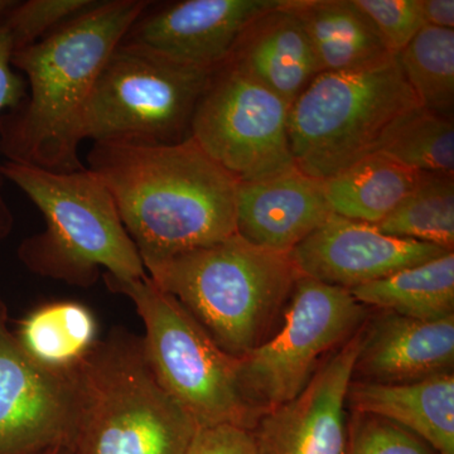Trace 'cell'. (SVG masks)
<instances>
[{"label":"cell","mask_w":454,"mask_h":454,"mask_svg":"<svg viewBox=\"0 0 454 454\" xmlns=\"http://www.w3.org/2000/svg\"><path fill=\"white\" fill-rule=\"evenodd\" d=\"M88 163L112 193L145 267L238 234L239 181L192 138L94 143Z\"/></svg>","instance_id":"1"},{"label":"cell","mask_w":454,"mask_h":454,"mask_svg":"<svg viewBox=\"0 0 454 454\" xmlns=\"http://www.w3.org/2000/svg\"><path fill=\"white\" fill-rule=\"evenodd\" d=\"M146 0L97 2L41 41L13 51L27 97L0 115V153L56 172L85 168L79 157L92 89L114 50L151 7Z\"/></svg>","instance_id":"2"},{"label":"cell","mask_w":454,"mask_h":454,"mask_svg":"<svg viewBox=\"0 0 454 454\" xmlns=\"http://www.w3.org/2000/svg\"><path fill=\"white\" fill-rule=\"evenodd\" d=\"M145 268L236 358L273 336L301 277L291 253L262 249L239 234Z\"/></svg>","instance_id":"3"},{"label":"cell","mask_w":454,"mask_h":454,"mask_svg":"<svg viewBox=\"0 0 454 454\" xmlns=\"http://www.w3.org/2000/svg\"><path fill=\"white\" fill-rule=\"evenodd\" d=\"M0 177L20 188L46 223L18 247V258L42 278L90 288L101 270L116 279L146 277L106 184L89 168L56 172L5 160Z\"/></svg>","instance_id":"4"},{"label":"cell","mask_w":454,"mask_h":454,"mask_svg":"<svg viewBox=\"0 0 454 454\" xmlns=\"http://www.w3.org/2000/svg\"><path fill=\"white\" fill-rule=\"evenodd\" d=\"M71 454H184L199 427L160 387L142 339L113 330L74 367Z\"/></svg>","instance_id":"5"},{"label":"cell","mask_w":454,"mask_h":454,"mask_svg":"<svg viewBox=\"0 0 454 454\" xmlns=\"http://www.w3.org/2000/svg\"><path fill=\"white\" fill-rule=\"evenodd\" d=\"M419 106L397 56L358 70L318 74L289 109L295 167L319 181L333 177L378 153L394 125Z\"/></svg>","instance_id":"6"},{"label":"cell","mask_w":454,"mask_h":454,"mask_svg":"<svg viewBox=\"0 0 454 454\" xmlns=\"http://www.w3.org/2000/svg\"><path fill=\"white\" fill-rule=\"evenodd\" d=\"M109 291L136 307L143 325V348L155 378L197 424H236L253 429L258 415L239 381V358L226 354L176 298L149 277L116 279L104 273Z\"/></svg>","instance_id":"7"},{"label":"cell","mask_w":454,"mask_h":454,"mask_svg":"<svg viewBox=\"0 0 454 454\" xmlns=\"http://www.w3.org/2000/svg\"><path fill=\"white\" fill-rule=\"evenodd\" d=\"M214 73L122 41L92 89L83 114L82 140L184 142L190 138L197 103Z\"/></svg>","instance_id":"8"},{"label":"cell","mask_w":454,"mask_h":454,"mask_svg":"<svg viewBox=\"0 0 454 454\" xmlns=\"http://www.w3.org/2000/svg\"><path fill=\"white\" fill-rule=\"evenodd\" d=\"M366 307L348 289L301 276L270 339L239 358V381L258 418L306 389L328 352L363 327Z\"/></svg>","instance_id":"9"},{"label":"cell","mask_w":454,"mask_h":454,"mask_svg":"<svg viewBox=\"0 0 454 454\" xmlns=\"http://www.w3.org/2000/svg\"><path fill=\"white\" fill-rule=\"evenodd\" d=\"M291 104L234 68L212 74L197 103L190 138L239 182L297 168L289 143Z\"/></svg>","instance_id":"10"},{"label":"cell","mask_w":454,"mask_h":454,"mask_svg":"<svg viewBox=\"0 0 454 454\" xmlns=\"http://www.w3.org/2000/svg\"><path fill=\"white\" fill-rule=\"evenodd\" d=\"M0 295V454L70 448L77 420L74 370L41 365L8 325Z\"/></svg>","instance_id":"11"},{"label":"cell","mask_w":454,"mask_h":454,"mask_svg":"<svg viewBox=\"0 0 454 454\" xmlns=\"http://www.w3.org/2000/svg\"><path fill=\"white\" fill-rule=\"evenodd\" d=\"M361 330L325 358L300 395L259 418L252 430L260 454H348V391Z\"/></svg>","instance_id":"12"},{"label":"cell","mask_w":454,"mask_h":454,"mask_svg":"<svg viewBox=\"0 0 454 454\" xmlns=\"http://www.w3.org/2000/svg\"><path fill=\"white\" fill-rule=\"evenodd\" d=\"M447 253L333 214L292 250L291 258L301 276L349 291Z\"/></svg>","instance_id":"13"},{"label":"cell","mask_w":454,"mask_h":454,"mask_svg":"<svg viewBox=\"0 0 454 454\" xmlns=\"http://www.w3.org/2000/svg\"><path fill=\"white\" fill-rule=\"evenodd\" d=\"M283 0H184L145 12L125 42L195 67H223L247 26Z\"/></svg>","instance_id":"14"},{"label":"cell","mask_w":454,"mask_h":454,"mask_svg":"<svg viewBox=\"0 0 454 454\" xmlns=\"http://www.w3.org/2000/svg\"><path fill=\"white\" fill-rule=\"evenodd\" d=\"M453 367L454 316L419 321L381 310L363 325L352 381L409 384Z\"/></svg>","instance_id":"15"},{"label":"cell","mask_w":454,"mask_h":454,"mask_svg":"<svg viewBox=\"0 0 454 454\" xmlns=\"http://www.w3.org/2000/svg\"><path fill=\"white\" fill-rule=\"evenodd\" d=\"M333 214L322 181L298 168L262 181L239 182L236 230L262 249L291 253Z\"/></svg>","instance_id":"16"},{"label":"cell","mask_w":454,"mask_h":454,"mask_svg":"<svg viewBox=\"0 0 454 454\" xmlns=\"http://www.w3.org/2000/svg\"><path fill=\"white\" fill-rule=\"evenodd\" d=\"M223 66L262 83L291 106L319 74L309 38L289 0L253 20Z\"/></svg>","instance_id":"17"},{"label":"cell","mask_w":454,"mask_h":454,"mask_svg":"<svg viewBox=\"0 0 454 454\" xmlns=\"http://www.w3.org/2000/svg\"><path fill=\"white\" fill-rule=\"evenodd\" d=\"M395 423L438 454H454V373L409 384L351 381L348 408Z\"/></svg>","instance_id":"18"},{"label":"cell","mask_w":454,"mask_h":454,"mask_svg":"<svg viewBox=\"0 0 454 454\" xmlns=\"http://www.w3.org/2000/svg\"><path fill=\"white\" fill-rule=\"evenodd\" d=\"M289 5L306 32L319 74L358 70L396 56L355 0H289Z\"/></svg>","instance_id":"19"},{"label":"cell","mask_w":454,"mask_h":454,"mask_svg":"<svg viewBox=\"0 0 454 454\" xmlns=\"http://www.w3.org/2000/svg\"><path fill=\"white\" fill-rule=\"evenodd\" d=\"M424 173L378 152L324 179L322 190L334 215L378 225L414 190Z\"/></svg>","instance_id":"20"},{"label":"cell","mask_w":454,"mask_h":454,"mask_svg":"<svg viewBox=\"0 0 454 454\" xmlns=\"http://www.w3.org/2000/svg\"><path fill=\"white\" fill-rule=\"evenodd\" d=\"M365 307L419 321L454 316V252L349 289Z\"/></svg>","instance_id":"21"},{"label":"cell","mask_w":454,"mask_h":454,"mask_svg":"<svg viewBox=\"0 0 454 454\" xmlns=\"http://www.w3.org/2000/svg\"><path fill=\"white\" fill-rule=\"evenodd\" d=\"M38 364L70 372L98 340V324L88 307L73 301H52L32 310L16 333Z\"/></svg>","instance_id":"22"},{"label":"cell","mask_w":454,"mask_h":454,"mask_svg":"<svg viewBox=\"0 0 454 454\" xmlns=\"http://www.w3.org/2000/svg\"><path fill=\"white\" fill-rule=\"evenodd\" d=\"M375 226L387 235L454 252V175L424 173L395 210Z\"/></svg>","instance_id":"23"},{"label":"cell","mask_w":454,"mask_h":454,"mask_svg":"<svg viewBox=\"0 0 454 454\" xmlns=\"http://www.w3.org/2000/svg\"><path fill=\"white\" fill-rule=\"evenodd\" d=\"M396 56L423 109L453 118L454 29L423 27Z\"/></svg>","instance_id":"24"},{"label":"cell","mask_w":454,"mask_h":454,"mask_svg":"<svg viewBox=\"0 0 454 454\" xmlns=\"http://www.w3.org/2000/svg\"><path fill=\"white\" fill-rule=\"evenodd\" d=\"M379 152L420 172L454 175L453 118L417 107L394 125Z\"/></svg>","instance_id":"25"},{"label":"cell","mask_w":454,"mask_h":454,"mask_svg":"<svg viewBox=\"0 0 454 454\" xmlns=\"http://www.w3.org/2000/svg\"><path fill=\"white\" fill-rule=\"evenodd\" d=\"M95 0H28L16 2L0 23L13 51L31 46L95 4Z\"/></svg>","instance_id":"26"},{"label":"cell","mask_w":454,"mask_h":454,"mask_svg":"<svg viewBox=\"0 0 454 454\" xmlns=\"http://www.w3.org/2000/svg\"><path fill=\"white\" fill-rule=\"evenodd\" d=\"M348 454H438L426 442L395 423L356 413L348 424Z\"/></svg>","instance_id":"27"},{"label":"cell","mask_w":454,"mask_h":454,"mask_svg":"<svg viewBox=\"0 0 454 454\" xmlns=\"http://www.w3.org/2000/svg\"><path fill=\"white\" fill-rule=\"evenodd\" d=\"M393 55L408 46L424 25L419 0H355Z\"/></svg>","instance_id":"28"},{"label":"cell","mask_w":454,"mask_h":454,"mask_svg":"<svg viewBox=\"0 0 454 454\" xmlns=\"http://www.w3.org/2000/svg\"><path fill=\"white\" fill-rule=\"evenodd\" d=\"M13 44L7 29L0 23V115L16 109L27 97V82L22 74L12 66ZM0 177V241L5 240L13 231L14 216L2 192Z\"/></svg>","instance_id":"29"},{"label":"cell","mask_w":454,"mask_h":454,"mask_svg":"<svg viewBox=\"0 0 454 454\" xmlns=\"http://www.w3.org/2000/svg\"><path fill=\"white\" fill-rule=\"evenodd\" d=\"M184 454H260L252 429L236 424L199 427Z\"/></svg>","instance_id":"30"},{"label":"cell","mask_w":454,"mask_h":454,"mask_svg":"<svg viewBox=\"0 0 454 454\" xmlns=\"http://www.w3.org/2000/svg\"><path fill=\"white\" fill-rule=\"evenodd\" d=\"M424 25L454 29V0H419Z\"/></svg>","instance_id":"31"},{"label":"cell","mask_w":454,"mask_h":454,"mask_svg":"<svg viewBox=\"0 0 454 454\" xmlns=\"http://www.w3.org/2000/svg\"><path fill=\"white\" fill-rule=\"evenodd\" d=\"M14 3L16 2H12V0H0V18L4 16V14L7 13L9 9L13 7Z\"/></svg>","instance_id":"32"},{"label":"cell","mask_w":454,"mask_h":454,"mask_svg":"<svg viewBox=\"0 0 454 454\" xmlns=\"http://www.w3.org/2000/svg\"><path fill=\"white\" fill-rule=\"evenodd\" d=\"M40 454H71L70 450L66 447L53 448V450H46Z\"/></svg>","instance_id":"33"}]
</instances>
